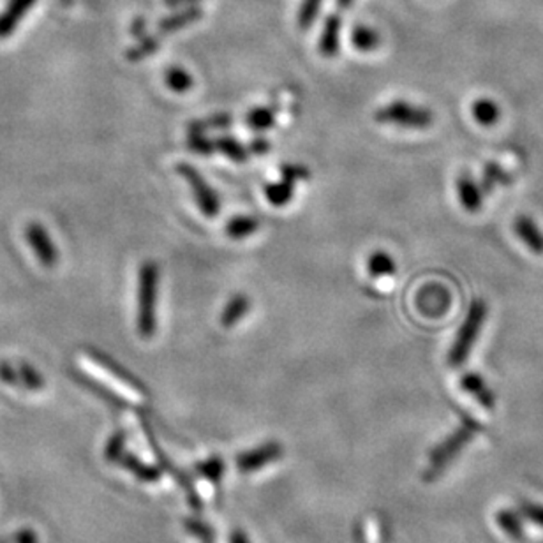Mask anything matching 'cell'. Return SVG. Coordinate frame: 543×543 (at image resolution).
Instances as JSON below:
<instances>
[{"label": "cell", "instance_id": "obj_1", "mask_svg": "<svg viewBox=\"0 0 543 543\" xmlns=\"http://www.w3.org/2000/svg\"><path fill=\"white\" fill-rule=\"evenodd\" d=\"M480 431H482L480 422H476L471 415H461V425L433 450L429 467L424 473V480L435 482L437 476H441L445 469L456 461V457L461 454L464 446L469 445Z\"/></svg>", "mask_w": 543, "mask_h": 543}, {"label": "cell", "instance_id": "obj_2", "mask_svg": "<svg viewBox=\"0 0 543 543\" xmlns=\"http://www.w3.org/2000/svg\"><path fill=\"white\" fill-rule=\"evenodd\" d=\"M159 281L161 271L158 263L145 261L139 267L138 273V332L141 337L149 339L156 332V305H158V293H159Z\"/></svg>", "mask_w": 543, "mask_h": 543}, {"label": "cell", "instance_id": "obj_3", "mask_svg": "<svg viewBox=\"0 0 543 543\" xmlns=\"http://www.w3.org/2000/svg\"><path fill=\"white\" fill-rule=\"evenodd\" d=\"M487 320V303L484 300H475L471 305H469V311L466 314V320L462 323L459 332H457V337L450 348V353H448V364L452 367H459L462 365L469 354L473 352L475 344H476V339L482 332V326Z\"/></svg>", "mask_w": 543, "mask_h": 543}, {"label": "cell", "instance_id": "obj_4", "mask_svg": "<svg viewBox=\"0 0 543 543\" xmlns=\"http://www.w3.org/2000/svg\"><path fill=\"white\" fill-rule=\"evenodd\" d=\"M85 365L90 367V373L94 376H105L109 381L108 384H111L115 390H118L122 399H126L128 403L139 406L147 401V388L139 384L135 378H131L129 374H126L124 371H120L118 367H115L107 358L90 354Z\"/></svg>", "mask_w": 543, "mask_h": 543}, {"label": "cell", "instance_id": "obj_5", "mask_svg": "<svg viewBox=\"0 0 543 543\" xmlns=\"http://www.w3.org/2000/svg\"><path fill=\"white\" fill-rule=\"evenodd\" d=\"M374 120L380 124H392L407 129H427L435 122V113L429 108L397 99L378 109L374 113Z\"/></svg>", "mask_w": 543, "mask_h": 543}, {"label": "cell", "instance_id": "obj_6", "mask_svg": "<svg viewBox=\"0 0 543 543\" xmlns=\"http://www.w3.org/2000/svg\"><path fill=\"white\" fill-rule=\"evenodd\" d=\"M177 173L188 182L201 214L209 219L218 218L220 210L218 192L209 186L203 175L194 166L186 163L177 164Z\"/></svg>", "mask_w": 543, "mask_h": 543}, {"label": "cell", "instance_id": "obj_7", "mask_svg": "<svg viewBox=\"0 0 543 543\" xmlns=\"http://www.w3.org/2000/svg\"><path fill=\"white\" fill-rule=\"evenodd\" d=\"M281 457H282V446L279 443H267L260 448H254L251 452L239 456L237 467L241 473H252L271 462L279 461Z\"/></svg>", "mask_w": 543, "mask_h": 543}, {"label": "cell", "instance_id": "obj_8", "mask_svg": "<svg viewBox=\"0 0 543 543\" xmlns=\"http://www.w3.org/2000/svg\"><path fill=\"white\" fill-rule=\"evenodd\" d=\"M203 16V9L198 7V5H184L180 7L177 13L169 15L161 20L159 27H158V34L164 37V36H169L173 32H179L182 28L190 27L192 24L200 22Z\"/></svg>", "mask_w": 543, "mask_h": 543}, {"label": "cell", "instance_id": "obj_9", "mask_svg": "<svg viewBox=\"0 0 543 543\" xmlns=\"http://www.w3.org/2000/svg\"><path fill=\"white\" fill-rule=\"evenodd\" d=\"M36 0H9L7 7L0 13V39L15 32L16 26L24 20L28 9H32Z\"/></svg>", "mask_w": 543, "mask_h": 543}, {"label": "cell", "instance_id": "obj_10", "mask_svg": "<svg viewBox=\"0 0 543 543\" xmlns=\"http://www.w3.org/2000/svg\"><path fill=\"white\" fill-rule=\"evenodd\" d=\"M457 192H459L462 207L467 212H478L482 209L486 192L482 190L480 184H476V180L471 175L462 173L461 177L457 179Z\"/></svg>", "mask_w": 543, "mask_h": 543}, {"label": "cell", "instance_id": "obj_11", "mask_svg": "<svg viewBox=\"0 0 543 543\" xmlns=\"http://www.w3.org/2000/svg\"><path fill=\"white\" fill-rule=\"evenodd\" d=\"M516 235L520 239V242L526 245L529 251L535 254H543V231L540 226L528 216H520L514 222Z\"/></svg>", "mask_w": 543, "mask_h": 543}, {"label": "cell", "instance_id": "obj_12", "mask_svg": "<svg viewBox=\"0 0 543 543\" xmlns=\"http://www.w3.org/2000/svg\"><path fill=\"white\" fill-rule=\"evenodd\" d=\"M461 388L464 392L471 394L480 406H484L486 409L496 407V395L482 376H478L475 373H466L461 378Z\"/></svg>", "mask_w": 543, "mask_h": 543}, {"label": "cell", "instance_id": "obj_13", "mask_svg": "<svg viewBox=\"0 0 543 543\" xmlns=\"http://www.w3.org/2000/svg\"><path fill=\"white\" fill-rule=\"evenodd\" d=\"M341 28H343L341 15L333 13L326 18L323 32H322V37H320V52L325 56H333L339 52Z\"/></svg>", "mask_w": 543, "mask_h": 543}, {"label": "cell", "instance_id": "obj_14", "mask_svg": "<svg viewBox=\"0 0 543 543\" xmlns=\"http://www.w3.org/2000/svg\"><path fill=\"white\" fill-rule=\"evenodd\" d=\"M27 239L30 245L34 247L37 258L45 265H54L56 252H55L54 245L50 242V237L41 230V226H37V224L28 226Z\"/></svg>", "mask_w": 543, "mask_h": 543}, {"label": "cell", "instance_id": "obj_15", "mask_svg": "<svg viewBox=\"0 0 543 543\" xmlns=\"http://www.w3.org/2000/svg\"><path fill=\"white\" fill-rule=\"evenodd\" d=\"M251 311V300L247 295L237 293L231 299L228 300V303L222 309L220 314V323L224 328H233L241 320H244L247 312Z\"/></svg>", "mask_w": 543, "mask_h": 543}, {"label": "cell", "instance_id": "obj_16", "mask_svg": "<svg viewBox=\"0 0 543 543\" xmlns=\"http://www.w3.org/2000/svg\"><path fill=\"white\" fill-rule=\"evenodd\" d=\"M448 303H450L448 293L443 288H425L418 297L420 309L424 311V314H431V316L443 314Z\"/></svg>", "mask_w": 543, "mask_h": 543}, {"label": "cell", "instance_id": "obj_17", "mask_svg": "<svg viewBox=\"0 0 543 543\" xmlns=\"http://www.w3.org/2000/svg\"><path fill=\"white\" fill-rule=\"evenodd\" d=\"M496 522L510 540L517 543H526V531H524V526L520 522V517L517 516L516 512H512L508 508H503L496 514Z\"/></svg>", "mask_w": 543, "mask_h": 543}, {"label": "cell", "instance_id": "obj_18", "mask_svg": "<svg viewBox=\"0 0 543 543\" xmlns=\"http://www.w3.org/2000/svg\"><path fill=\"white\" fill-rule=\"evenodd\" d=\"M352 45L358 52H376L381 46L380 32L367 26H356L352 30Z\"/></svg>", "mask_w": 543, "mask_h": 543}, {"label": "cell", "instance_id": "obj_19", "mask_svg": "<svg viewBox=\"0 0 543 543\" xmlns=\"http://www.w3.org/2000/svg\"><path fill=\"white\" fill-rule=\"evenodd\" d=\"M214 147L216 152H220L235 163H245L249 159V149H245L239 139L231 136H219L218 139H214Z\"/></svg>", "mask_w": 543, "mask_h": 543}, {"label": "cell", "instance_id": "obj_20", "mask_svg": "<svg viewBox=\"0 0 543 543\" xmlns=\"http://www.w3.org/2000/svg\"><path fill=\"white\" fill-rule=\"evenodd\" d=\"M260 230V220L251 216L233 218L226 224V235L233 241H242L254 235Z\"/></svg>", "mask_w": 543, "mask_h": 543}, {"label": "cell", "instance_id": "obj_21", "mask_svg": "<svg viewBox=\"0 0 543 543\" xmlns=\"http://www.w3.org/2000/svg\"><path fill=\"white\" fill-rule=\"evenodd\" d=\"M275 113H277L275 107H258V108H252L247 113L245 122L256 133L267 131L275 124Z\"/></svg>", "mask_w": 543, "mask_h": 543}, {"label": "cell", "instance_id": "obj_22", "mask_svg": "<svg viewBox=\"0 0 543 543\" xmlns=\"http://www.w3.org/2000/svg\"><path fill=\"white\" fill-rule=\"evenodd\" d=\"M473 117L480 126H494L499 117H501V108L497 103H494L489 97H482L473 105Z\"/></svg>", "mask_w": 543, "mask_h": 543}, {"label": "cell", "instance_id": "obj_23", "mask_svg": "<svg viewBox=\"0 0 543 543\" xmlns=\"http://www.w3.org/2000/svg\"><path fill=\"white\" fill-rule=\"evenodd\" d=\"M367 272L373 277H388L397 272V267L388 252L374 251L367 260Z\"/></svg>", "mask_w": 543, "mask_h": 543}, {"label": "cell", "instance_id": "obj_24", "mask_svg": "<svg viewBox=\"0 0 543 543\" xmlns=\"http://www.w3.org/2000/svg\"><path fill=\"white\" fill-rule=\"evenodd\" d=\"M295 192V184L288 182V180H281V182H273V184H267L265 186V196L269 200V203L273 207H284L292 201Z\"/></svg>", "mask_w": 543, "mask_h": 543}, {"label": "cell", "instance_id": "obj_25", "mask_svg": "<svg viewBox=\"0 0 543 543\" xmlns=\"http://www.w3.org/2000/svg\"><path fill=\"white\" fill-rule=\"evenodd\" d=\"M233 124V117L228 113H218L210 115L207 118L192 120L190 124V133H207V131H216V129H226Z\"/></svg>", "mask_w": 543, "mask_h": 543}, {"label": "cell", "instance_id": "obj_26", "mask_svg": "<svg viewBox=\"0 0 543 543\" xmlns=\"http://www.w3.org/2000/svg\"><path fill=\"white\" fill-rule=\"evenodd\" d=\"M161 36H143L139 37V43L133 46L129 52H128V60L131 62H139L147 56H150L152 54H156L159 48H161Z\"/></svg>", "mask_w": 543, "mask_h": 543}, {"label": "cell", "instance_id": "obj_27", "mask_svg": "<svg viewBox=\"0 0 543 543\" xmlns=\"http://www.w3.org/2000/svg\"><path fill=\"white\" fill-rule=\"evenodd\" d=\"M164 82H166L169 90H173L177 94L190 92V88H192V83H194L190 73L186 69H182V67H177V66L166 69Z\"/></svg>", "mask_w": 543, "mask_h": 543}, {"label": "cell", "instance_id": "obj_28", "mask_svg": "<svg viewBox=\"0 0 543 543\" xmlns=\"http://www.w3.org/2000/svg\"><path fill=\"white\" fill-rule=\"evenodd\" d=\"M510 182H512V177L499 164L489 163L484 169L480 188L484 192H490L496 186H508Z\"/></svg>", "mask_w": 543, "mask_h": 543}, {"label": "cell", "instance_id": "obj_29", "mask_svg": "<svg viewBox=\"0 0 543 543\" xmlns=\"http://www.w3.org/2000/svg\"><path fill=\"white\" fill-rule=\"evenodd\" d=\"M124 466H126L129 471H133L136 476H138L139 480H143V482H156V480L161 478V469L152 467V466H147V464L138 461L133 456H128V457L124 459Z\"/></svg>", "mask_w": 543, "mask_h": 543}, {"label": "cell", "instance_id": "obj_30", "mask_svg": "<svg viewBox=\"0 0 543 543\" xmlns=\"http://www.w3.org/2000/svg\"><path fill=\"white\" fill-rule=\"evenodd\" d=\"M322 4H323V0H302V5H300L299 9V18H297L299 27L302 30H307V28L311 27L316 22V18L320 15V9H322Z\"/></svg>", "mask_w": 543, "mask_h": 543}, {"label": "cell", "instance_id": "obj_31", "mask_svg": "<svg viewBox=\"0 0 543 543\" xmlns=\"http://www.w3.org/2000/svg\"><path fill=\"white\" fill-rule=\"evenodd\" d=\"M517 510L526 520H529L531 524H535L537 528H542L543 529V505H537V503H531V501H526V499H518Z\"/></svg>", "mask_w": 543, "mask_h": 543}, {"label": "cell", "instance_id": "obj_32", "mask_svg": "<svg viewBox=\"0 0 543 543\" xmlns=\"http://www.w3.org/2000/svg\"><path fill=\"white\" fill-rule=\"evenodd\" d=\"M188 147L194 154H201V156H210L216 152L214 141L209 139L205 133H190Z\"/></svg>", "mask_w": 543, "mask_h": 543}, {"label": "cell", "instance_id": "obj_33", "mask_svg": "<svg viewBox=\"0 0 543 543\" xmlns=\"http://www.w3.org/2000/svg\"><path fill=\"white\" fill-rule=\"evenodd\" d=\"M198 471L207 478L210 480L212 484H219L222 473H224V464L219 459V457H212L209 461L201 462L198 464Z\"/></svg>", "mask_w": 543, "mask_h": 543}, {"label": "cell", "instance_id": "obj_34", "mask_svg": "<svg viewBox=\"0 0 543 543\" xmlns=\"http://www.w3.org/2000/svg\"><path fill=\"white\" fill-rule=\"evenodd\" d=\"M281 177H282L284 180L292 182V184H297V182H302V180H307V179L311 177V171H309V168H305L303 164H284V166L281 168Z\"/></svg>", "mask_w": 543, "mask_h": 543}, {"label": "cell", "instance_id": "obj_35", "mask_svg": "<svg viewBox=\"0 0 543 543\" xmlns=\"http://www.w3.org/2000/svg\"><path fill=\"white\" fill-rule=\"evenodd\" d=\"M186 529L190 531L192 535H196L200 540H203V543H212L214 533H212V529L207 524L190 518V520H186Z\"/></svg>", "mask_w": 543, "mask_h": 543}, {"label": "cell", "instance_id": "obj_36", "mask_svg": "<svg viewBox=\"0 0 543 543\" xmlns=\"http://www.w3.org/2000/svg\"><path fill=\"white\" fill-rule=\"evenodd\" d=\"M122 446H124V435L118 433V435H113L109 441L108 448H107V457L109 461H115L122 454Z\"/></svg>", "mask_w": 543, "mask_h": 543}, {"label": "cell", "instance_id": "obj_37", "mask_svg": "<svg viewBox=\"0 0 543 543\" xmlns=\"http://www.w3.org/2000/svg\"><path fill=\"white\" fill-rule=\"evenodd\" d=\"M271 150V143H269V139L267 138H256V139H252L251 143H249V152H252V154H258V156H261V154H267Z\"/></svg>", "mask_w": 543, "mask_h": 543}, {"label": "cell", "instance_id": "obj_38", "mask_svg": "<svg viewBox=\"0 0 543 543\" xmlns=\"http://www.w3.org/2000/svg\"><path fill=\"white\" fill-rule=\"evenodd\" d=\"M196 2L198 0H164V5H168L171 9H177V7H184V5H192Z\"/></svg>", "mask_w": 543, "mask_h": 543}, {"label": "cell", "instance_id": "obj_39", "mask_svg": "<svg viewBox=\"0 0 543 543\" xmlns=\"http://www.w3.org/2000/svg\"><path fill=\"white\" fill-rule=\"evenodd\" d=\"M145 28H147V22L145 20H136L135 24H133V32H135V36L138 37H143L145 36Z\"/></svg>", "mask_w": 543, "mask_h": 543}, {"label": "cell", "instance_id": "obj_40", "mask_svg": "<svg viewBox=\"0 0 543 543\" xmlns=\"http://www.w3.org/2000/svg\"><path fill=\"white\" fill-rule=\"evenodd\" d=\"M353 2L354 0H335V5H337L339 11H346L353 5Z\"/></svg>", "mask_w": 543, "mask_h": 543}, {"label": "cell", "instance_id": "obj_41", "mask_svg": "<svg viewBox=\"0 0 543 543\" xmlns=\"http://www.w3.org/2000/svg\"><path fill=\"white\" fill-rule=\"evenodd\" d=\"M231 543H249V542H247V537H245L244 533H241V531H237V533H233V537H231Z\"/></svg>", "mask_w": 543, "mask_h": 543}, {"label": "cell", "instance_id": "obj_42", "mask_svg": "<svg viewBox=\"0 0 543 543\" xmlns=\"http://www.w3.org/2000/svg\"><path fill=\"white\" fill-rule=\"evenodd\" d=\"M64 2H66V4H69V2H71V0H64Z\"/></svg>", "mask_w": 543, "mask_h": 543}]
</instances>
